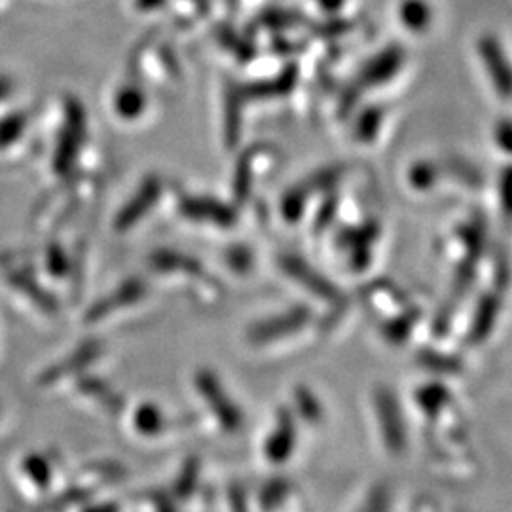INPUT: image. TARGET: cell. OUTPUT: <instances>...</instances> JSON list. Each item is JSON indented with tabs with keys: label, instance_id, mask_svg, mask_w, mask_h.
Instances as JSON below:
<instances>
[{
	"label": "cell",
	"instance_id": "cell-1",
	"mask_svg": "<svg viewBox=\"0 0 512 512\" xmlns=\"http://www.w3.org/2000/svg\"><path fill=\"white\" fill-rule=\"evenodd\" d=\"M196 389L202 395L203 401L217 418L220 427L228 433H238L243 427V412L238 404L232 401V397L226 393V389L220 384L219 378L211 370H200L194 378Z\"/></svg>",
	"mask_w": 512,
	"mask_h": 512
},
{
	"label": "cell",
	"instance_id": "cell-2",
	"mask_svg": "<svg viewBox=\"0 0 512 512\" xmlns=\"http://www.w3.org/2000/svg\"><path fill=\"white\" fill-rule=\"evenodd\" d=\"M310 311L306 308H293V310L287 311V313H281V315H275L270 319H264L260 323L253 325L249 329L247 338L251 340V344L260 346V344H270L277 338H283V336H289L296 330L302 329L308 321H310Z\"/></svg>",
	"mask_w": 512,
	"mask_h": 512
},
{
	"label": "cell",
	"instance_id": "cell-3",
	"mask_svg": "<svg viewBox=\"0 0 512 512\" xmlns=\"http://www.w3.org/2000/svg\"><path fill=\"white\" fill-rule=\"evenodd\" d=\"M101 353H103V344L99 340H88V342H84V344H80L78 348L74 349L67 359L46 368L40 374L38 384L42 387H48V385L57 384V382L73 376L80 370H86L88 366L101 357Z\"/></svg>",
	"mask_w": 512,
	"mask_h": 512
},
{
	"label": "cell",
	"instance_id": "cell-4",
	"mask_svg": "<svg viewBox=\"0 0 512 512\" xmlns=\"http://www.w3.org/2000/svg\"><path fill=\"white\" fill-rule=\"evenodd\" d=\"M376 412L380 429L384 435L385 444L393 452H401L406 440V427H404L403 412L397 403V397L387 389H380L376 393Z\"/></svg>",
	"mask_w": 512,
	"mask_h": 512
},
{
	"label": "cell",
	"instance_id": "cell-5",
	"mask_svg": "<svg viewBox=\"0 0 512 512\" xmlns=\"http://www.w3.org/2000/svg\"><path fill=\"white\" fill-rule=\"evenodd\" d=\"M147 294V285L141 279H129L122 283L114 293H110L107 298L95 302L92 308L86 313L88 323H97L107 319L112 313H116L126 306H133Z\"/></svg>",
	"mask_w": 512,
	"mask_h": 512
},
{
	"label": "cell",
	"instance_id": "cell-6",
	"mask_svg": "<svg viewBox=\"0 0 512 512\" xmlns=\"http://www.w3.org/2000/svg\"><path fill=\"white\" fill-rule=\"evenodd\" d=\"M294 442H296V431H294L293 416L283 410L277 418L272 435L264 444L266 458L274 463H281L293 454Z\"/></svg>",
	"mask_w": 512,
	"mask_h": 512
},
{
	"label": "cell",
	"instance_id": "cell-7",
	"mask_svg": "<svg viewBox=\"0 0 512 512\" xmlns=\"http://www.w3.org/2000/svg\"><path fill=\"white\" fill-rule=\"evenodd\" d=\"M78 391L84 393L86 397H90L93 401H97V404L103 406V410H107L110 414H116L122 410L124 401L120 397V393L116 389H112L105 380L101 378H93V376H84L80 382H78Z\"/></svg>",
	"mask_w": 512,
	"mask_h": 512
},
{
	"label": "cell",
	"instance_id": "cell-8",
	"mask_svg": "<svg viewBox=\"0 0 512 512\" xmlns=\"http://www.w3.org/2000/svg\"><path fill=\"white\" fill-rule=\"evenodd\" d=\"M287 274L293 275L294 279H300L302 285H306L310 291L315 294H319V298H325V300H334L336 298V289L330 285L327 279H323L321 275L315 274L313 270L308 268V264H304L302 260L298 258H285L283 262Z\"/></svg>",
	"mask_w": 512,
	"mask_h": 512
},
{
	"label": "cell",
	"instance_id": "cell-9",
	"mask_svg": "<svg viewBox=\"0 0 512 512\" xmlns=\"http://www.w3.org/2000/svg\"><path fill=\"white\" fill-rule=\"evenodd\" d=\"M10 283L18 289L19 293L25 294L33 304H37L40 310H44V313H48V315H55L57 310H59V306H57L54 296L46 293V291L38 285L37 281H35L31 275L25 274V272L12 274L10 275Z\"/></svg>",
	"mask_w": 512,
	"mask_h": 512
},
{
	"label": "cell",
	"instance_id": "cell-10",
	"mask_svg": "<svg viewBox=\"0 0 512 512\" xmlns=\"http://www.w3.org/2000/svg\"><path fill=\"white\" fill-rule=\"evenodd\" d=\"M165 416L164 412L156 406V404L147 403L141 404L137 410H135V416H133V425L135 429L141 433V435H147V437H154V435H160L165 429Z\"/></svg>",
	"mask_w": 512,
	"mask_h": 512
},
{
	"label": "cell",
	"instance_id": "cell-11",
	"mask_svg": "<svg viewBox=\"0 0 512 512\" xmlns=\"http://www.w3.org/2000/svg\"><path fill=\"white\" fill-rule=\"evenodd\" d=\"M21 469L40 490H46L50 486V482H52V476H54L52 463L44 458V456H40V454H31V456L23 459Z\"/></svg>",
	"mask_w": 512,
	"mask_h": 512
},
{
	"label": "cell",
	"instance_id": "cell-12",
	"mask_svg": "<svg viewBox=\"0 0 512 512\" xmlns=\"http://www.w3.org/2000/svg\"><path fill=\"white\" fill-rule=\"evenodd\" d=\"M198 476H200V463L198 459H188L181 469V473L175 478L173 484V497L175 499H188L192 492L196 490L198 484Z\"/></svg>",
	"mask_w": 512,
	"mask_h": 512
},
{
	"label": "cell",
	"instance_id": "cell-13",
	"mask_svg": "<svg viewBox=\"0 0 512 512\" xmlns=\"http://www.w3.org/2000/svg\"><path fill=\"white\" fill-rule=\"evenodd\" d=\"M289 492H291V482L285 478H275L268 484H264L258 495L262 511H274L277 505H281L287 499Z\"/></svg>",
	"mask_w": 512,
	"mask_h": 512
},
{
	"label": "cell",
	"instance_id": "cell-14",
	"mask_svg": "<svg viewBox=\"0 0 512 512\" xmlns=\"http://www.w3.org/2000/svg\"><path fill=\"white\" fill-rule=\"evenodd\" d=\"M90 495H92V490H90V488H84V486H74V488L65 490V492L59 495V497H55V499H52V501H48V503L44 505V512L65 511L67 507H73V505H76V503H82V501H86Z\"/></svg>",
	"mask_w": 512,
	"mask_h": 512
},
{
	"label": "cell",
	"instance_id": "cell-15",
	"mask_svg": "<svg viewBox=\"0 0 512 512\" xmlns=\"http://www.w3.org/2000/svg\"><path fill=\"white\" fill-rule=\"evenodd\" d=\"M497 304H495V300L492 298H488L482 306H480V311H478V315H476L475 323H473V336L475 338H484L490 329H492V325H494L495 317H497Z\"/></svg>",
	"mask_w": 512,
	"mask_h": 512
},
{
	"label": "cell",
	"instance_id": "cell-16",
	"mask_svg": "<svg viewBox=\"0 0 512 512\" xmlns=\"http://www.w3.org/2000/svg\"><path fill=\"white\" fill-rule=\"evenodd\" d=\"M404 18L408 21V25L421 27V25L427 21V8H425L421 2H412V4L406 6Z\"/></svg>",
	"mask_w": 512,
	"mask_h": 512
},
{
	"label": "cell",
	"instance_id": "cell-17",
	"mask_svg": "<svg viewBox=\"0 0 512 512\" xmlns=\"http://www.w3.org/2000/svg\"><path fill=\"white\" fill-rule=\"evenodd\" d=\"M488 57H490V67H495V69H499L501 67V61H503V57H501V52L494 48L492 52H488ZM499 86L505 90V92H512V74L511 71H501V76H499Z\"/></svg>",
	"mask_w": 512,
	"mask_h": 512
},
{
	"label": "cell",
	"instance_id": "cell-18",
	"mask_svg": "<svg viewBox=\"0 0 512 512\" xmlns=\"http://www.w3.org/2000/svg\"><path fill=\"white\" fill-rule=\"evenodd\" d=\"M152 505H154V512H177V505L171 494L152 495Z\"/></svg>",
	"mask_w": 512,
	"mask_h": 512
},
{
	"label": "cell",
	"instance_id": "cell-19",
	"mask_svg": "<svg viewBox=\"0 0 512 512\" xmlns=\"http://www.w3.org/2000/svg\"><path fill=\"white\" fill-rule=\"evenodd\" d=\"M385 507V494L384 492H376L370 495V499L366 501L365 507L361 512H384Z\"/></svg>",
	"mask_w": 512,
	"mask_h": 512
},
{
	"label": "cell",
	"instance_id": "cell-20",
	"mask_svg": "<svg viewBox=\"0 0 512 512\" xmlns=\"http://www.w3.org/2000/svg\"><path fill=\"white\" fill-rule=\"evenodd\" d=\"M230 501L234 512H245V492L239 488L238 484L230 488Z\"/></svg>",
	"mask_w": 512,
	"mask_h": 512
},
{
	"label": "cell",
	"instance_id": "cell-21",
	"mask_svg": "<svg viewBox=\"0 0 512 512\" xmlns=\"http://www.w3.org/2000/svg\"><path fill=\"white\" fill-rule=\"evenodd\" d=\"M84 512H120V507L116 503H101V505L90 507Z\"/></svg>",
	"mask_w": 512,
	"mask_h": 512
}]
</instances>
